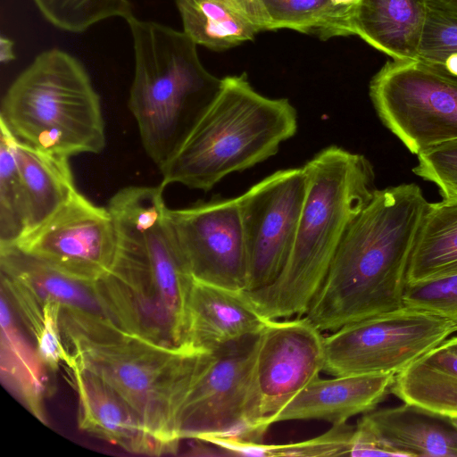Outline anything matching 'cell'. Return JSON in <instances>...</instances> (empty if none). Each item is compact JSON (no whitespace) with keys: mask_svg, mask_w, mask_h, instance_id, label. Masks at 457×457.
Wrapping results in <instances>:
<instances>
[{"mask_svg":"<svg viewBox=\"0 0 457 457\" xmlns=\"http://www.w3.org/2000/svg\"><path fill=\"white\" fill-rule=\"evenodd\" d=\"M164 188L129 186L110 198L116 253L110 270L95 285L115 325L178 347L187 345L194 278L167 220Z\"/></svg>","mask_w":457,"mask_h":457,"instance_id":"6da1fadb","label":"cell"},{"mask_svg":"<svg viewBox=\"0 0 457 457\" xmlns=\"http://www.w3.org/2000/svg\"><path fill=\"white\" fill-rule=\"evenodd\" d=\"M428 204L414 183L375 191L344 236L305 313L320 331L403 305L408 265Z\"/></svg>","mask_w":457,"mask_h":457,"instance_id":"7a4b0ae2","label":"cell"},{"mask_svg":"<svg viewBox=\"0 0 457 457\" xmlns=\"http://www.w3.org/2000/svg\"><path fill=\"white\" fill-rule=\"evenodd\" d=\"M303 168L306 195L286 264L273 282L245 291L268 320L307 312L344 236L377 190L371 162L335 145L320 151Z\"/></svg>","mask_w":457,"mask_h":457,"instance_id":"3957f363","label":"cell"},{"mask_svg":"<svg viewBox=\"0 0 457 457\" xmlns=\"http://www.w3.org/2000/svg\"><path fill=\"white\" fill-rule=\"evenodd\" d=\"M60 324L78 362L120 394L146 428L176 453L182 406L213 353L159 345L110 320L64 309Z\"/></svg>","mask_w":457,"mask_h":457,"instance_id":"277c9868","label":"cell"},{"mask_svg":"<svg viewBox=\"0 0 457 457\" xmlns=\"http://www.w3.org/2000/svg\"><path fill=\"white\" fill-rule=\"evenodd\" d=\"M127 22L135 60L129 108L146 154L160 169L212 104L222 79L204 68L183 30L134 15Z\"/></svg>","mask_w":457,"mask_h":457,"instance_id":"5b68a950","label":"cell"},{"mask_svg":"<svg viewBox=\"0 0 457 457\" xmlns=\"http://www.w3.org/2000/svg\"><path fill=\"white\" fill-rule=\"evenodd\" d=\"M297 127V112L288 99L258 93L245 73L222 78L212 104L159 169L161 185L208 191L227 175L275 155Z\"/></svg>","mask_w":457,"mask_h":457,"instance_id":"8992f818","label":"cell"},{"mask_svg":"<svg viewBox=\"0 0 457 457\" xmlns=\"http://www.w3.org/2000/svg\"><path fill=\"white\" fill-rule=\"evenodd\" d=\"M0 120L18 142L59 157L105 146L100 97L83 65L60 49L40 53L13 80Z\"/></svg>","mask_w":457,"mask_h":457,"instance_id":"52a82bcc","label":"cell"},{"mask_svg":"<svg viewBox=\"0 0 457 457\" xmlns=\"http://www.w3.org/2000/svg\"><path fill=\"white\" fill-rule=\"evenodd\" d=\"M456 332L453 320L403 305L324 337L323 371L331 376L396 375Z\"/></svg>","mask_w":457,"mask_h":457,"instance_id":"ba28073f","label":"cell"},{"mask_svg":"<svg viewBox=\"0 0 457 457\" xmlns=\"http://www.w3.org/2000/svg\"><path fill=\"white\" fill-rule=\"evenodd\" d=\"M370 96L384 124L413 154L457 139V86L419 61H389Z\"/></svg>","mask_w":457,"mask_h":457,"instance_id":"9c48e42d","label":"cell"},{"mask_svg":"<svg viewBox=\"0 0 457 457\" xmlns=\"http://www.w3.org/2000/svg\"><path fill=\"white\" fill-rule=\"evenodd\" d=\"M324 336L305 316L270 320L257 336L252 367L250 420L264 436L271 419L319 378Z\"/></svg>","mask_w":457,"mask_h":457,"instance_id":"30bf717a","label":"cell"},{"mask_svg":"<svg viewBox=\"0 0 457 457\" xmlns=\"http://www.w3.org/2000/svg\"><path fill=\"white\" fill-rule=\"evenodd\" d=\"M256 337L212 353L182 406L180 440L224 437L262 442L263 436L251 423L249 406Z\"/></svg>","mask_w":457,"mask_h":457,"instance_id":"8fae6325","label":"cell"},{"mask_svg":"<svg viewBox=\"0 0 457 457\" xmlns=\"http://www.w3.org/2000/svg\"><path fill=\"white\" fill-rule=\"evenodd\" d=\"M303 167L279 170L237 196L248 254L246 290L268 286L294 245L306 195Z\"/></svg>","mask_w":457,"mask_h":457,"instance_id":"7c38bea8","label":"cell"},{"mask_svg":"<svg viewBox=\"0 0 457 457\" xmlns=\"http://www.w3.org/2000/svg\"><path fill=\"white\" fill-rule=\"evenodd\" d=\"M12 246L71 278L96 282L114 261L116 228L107 207L95 204L77 190Z\"/></svg>","mask_w":457,"mask_h":457,"instance_id":"4fadbf2b","label":"cell"},{"mask_svg":"<svg viewBox=\"0 0 457 457\" xmlns=\"http://www.w3.org/2000/svg\"><path fill=\"white\" fill-rule=\"evenodd\" d=\"M167 220L194 279L246 290L248 254L237 197L168 208Z\"/></svg>","mask_w":457,"mask_h":457,"instance_id":"5bb4252c","label":"cell"},{"mask_svg":"<svg viewBox=\"0 0 457 457\" xmlns=\"http://www.w3.org/2000/svg\"><path fill=\"white\" fill-rule=\"evenodd\" d=\"M0 268L1 291L33 338L48 301L59 303L64 310L112 321L95 282L71 278L15 246L0 247Z\"/></svg>","mask_w":457,"mask_h":457,"instance_id":"9a60e30c","label":"cell"},{"mask_svg":"<svg viewBox=\"0 0 457 457\" xmlns=\"http://www.w3.org/2000/svg\"><path fill=\"white\" fill-rule=\"evenodd\" d=\"M351 456L457 457L450 417L416 404L372 410L355 426Z\"/></svg>","mask_w":457,"mask_h":457,"instance_id":"2e32d148","label":"cell"},{"mask_svg":"<svg viewBox=\"0 0 457 457\" xmlns=\"http://www.w3.org/2000/svg\"><path fill=\"white\" fill-rule=\"evenodd\" d=\"M64 366L78 396L81 430L132 453H175L146 428L132 406L102 378L82 367L72 354Z\"/></svg>","mask_w":457,"mask_h":457,"instance_id":"e0dca14e","label":"cell"},{"mask_svg":"<svg viewBox=\"0 0 457 457\" xmlns=\"http://www.w3.org/2000/svg\"><path fill=\"white\" fill-rule=\"evenodd\" d=\"M269 320L258 312L245 290L194 279L187 305L186 345L215 353L258 336Z\"/></svg>","mask_w":457,"mask_h":457,"instance_id":"ac0fdd59","label":"cell"},{"mask_svg":"<svg viewBox=\"0 0 457 457\" xmlns=\"http://www.w3.org/2000/svg\"><path fill=\"white\" fill-rule=\"evenodd\" d=\"M395 374H361L317 378L270 420H320L337 425L374 410L391 390Z\"/></svg>","mask_w":457,"mask_h":457,"instance_id":"d6986e66","label":"cell"},{"mask_svg":"<svg viewBox=\"0 0 457 457\" xmlns=\"http://www.w3.org/2000/svg\"><path fill=\"white\" fill-rule=\"evenodd\" d=\"M428 9L424 0H361L351 34L394 61H418Z\"/></svg>","mask_w":457,"mask_h":457,"instance_id":"ffe728a7","label":"cell"},{"mask_svg":"<svg viewBox=\"0 0 457 457\" xmlns=\"http://www.w3.org/2000/svg\"><path fill=\"white\" fill-rule=\"evenodd\" d=\"M183 31L215 51L252 40L268 30L257 0H176Z\"/></svg>","mask_w":457,"mask_h":457,"instance_id":"44dd1931","label":"cell"},{"mask_svg":"<svg viewBox=\"0 0 457 457\" xmlns=\"http://www.w3.org/2000/svg\"><path fill=\"white\" fill-rule=\"evenodd\" d=\"M0 320L2 381L39 421L46 424L44 399L48 370L36 347L33 348L22 335L12 307L2 291Z\"/></svg>","mask_w":457,"mask_h":457,"instance_id":"7402d4cb","label":"cell"},{"mask_svg":"<svg viewBox=\"0 0 457 457\" xmlns=\"http://www.w3.org/2000/svg\"><path fill=\"white\" fill-rule=\"evenodd\" d=\"M390 392L404 403L457 418V352L442 343L397 373Z\"/></svg>","mask_w":457,"mask_h":457,"instance_id":"603a6c76","label":"cell"},{"mask_svg":"<svg viewBox=\"0 0 457 457\" xmlns=\"http://www.w3.org/2000/svg\"><path fill=\"white\" fill-rule=\"evenodd\" d=\"M15 154L26 195L27 234L55 213L78 189L69 158L40 152L17 140Z\"/></svg>","mask_w":457,"mask_h":457,"instance_id":"cb8c5ba5","label":"cell"},{"mask_svg":"<svg viewBox=\"0 0 457 457\" xmlns=\"http://www.w3.org/2000/svg\"><path fill=\"white\" fill-rule=\"evenodd\" d=\"M457 274V202L428 203L407 270V285Z\"/></svg>","mask_w":457,"mask_h":457,"instance_id":"d4e9b609","label":"cell"},{"mask_svg":"<svg viewBox=\"0 0 457 457\" xmlns=\"http://www.w3.org/2000/svg\"><path fill=\"white\" fill-rule=\"evenodd\" d=\"M27 201L15 139L0 120V247L14 245L27 231Z\"/></svg>","mask_w":457,"mask_h":457,"instance_id":"484cf974","label":"cell"},{"mask_svg":"<svg viewBox=\"0 0 457 457\" xmlns=\"http://www.w3.org/2000/svg\"><path fill=\"white\" fill-rule=\"evenodd\" d=\"M45 19L54 27L80 33L110 18L129 20L132 5L129 0H33Z\"/></svg>","mask_w":457,"mask_h":457,"instance_id":"4316f807","label":"cell"},{"mask_svg":"<svg viewBox=\"0 0 457 457\" xmlns=\"http://www.w3.org/2000/svg\"><path fill=\"white\" fill-rule=\"evenodd\" d=\"M268 30L289 29L332 37L331 0H257Z\"/></svg>","mask_w":457,"mask_h":457,"instance_id":"83f0119b","label":"cell"},{"mask_svg":"<svg viewBox=\"0 0 457 457\" xmlns=\"http://www.w3.org/2000/svg\"><path fill=\"white\" fill-rule=\"evenodd\" d=\"M355 427L342 423L320 436L304 441L285 445H267L246 442L242 446L244 456H338L349 455Z\"/></svg>","mask_w":457,"mask_h":457,"instance_id":"f1b7e54d","label":"cell"},{"mask_svg":"<svg viewBox=\"0 0 457 457\" xmlns=\"http://www.w3.org/2000/svg\"><path fill=\"white\" fill-rule=\"evenodd\" d=\"M412 171L435 184L442 200L457 202V139L420 153Z\"/></svg>","mask_w":457,"mask_h":457,"instance_id":"f546056e","label":"cell"},{"mask_svg":"<svg viewBox=\"0 0 457 457\" xmlns=\"http://www.w3.org/2000/svg\"><path fill=\"white\" fill-rule=\"evenodd\" d=\"M403 305L436 312L457 323V274L407 285Z\"/></svg>","mask_w":457,"mask_h":457,"instance_id":"4dcf8cb0","label":"cell"},{"mask_svg":"<svg viewBox=\"0 0 457 457\" xmlns=\"http://www.w3.org/2000/svg\"><path fill=\"white\" fill-rule=\"evenodd\" d=\"M457 56V14L428 9L419 60L438 62Z\"/></svg>","mask_w":457,"mask_h":457,"instance_id":"1f68e13d","label":"cell"},{"mask_svg":"<svg viewBox=\"0 0 457 457\" xmlns=\"http://www.w3.org/2000/svg\"><path fill=\"white\" fill-rule=\"evenodd\" d=\"M62 307L57 302L48 301L43 307L41 328L34 337L37 352L48 370L56 371L69 362L71 353L64 344L60 324Z\"/></svg>","mask_w":457,"mask_h":457,"instance_id":"d6a6232c","label":"cell"},{"mask_svg":"<svg viewBox=\"0 0 457 457\" xmlns=\"http://www.w3.org/2000/svg\"><path fill=\"white\" fill-rule=\"evenodd\" d=\"M361 0H331L332 37L351 36L350 23L355 8Z\"/></svg>","mask_w":457,"mask_h":457,"instance_id":"836d02e7","label":"cell"},{"mask_svg":"<svg viewBox=\"0 0 457 457\" xmlns=\"http://www.w3.org/2000/svg\"><path fill=\"white\" fill-rule=\"evenodd\" d=\"M419 62L431 71L457 86V56H447L438 62Z\"/></svg>","mask_w":457,"mask_h":457,"instance_id":"e575fe53","label":"cell"},{"mask_svg":"<svg viewBox=\"0 0 457 457\" xmlns=\"http://www.w3.org/2000/svg\"><path fill=\"white\" fill-rule=\"evenodd\" d=\"M429 9L456 13L457 0H424Z\"/></svg>","mask_w":457,"mask_h":457,"instance_id":"d590c367","label":"cell"},{"mask_svg":"<svg viewBox=\"0 0 457 457\" xmlns=\"http://www.w3.org/2000/svg\"><path fill=\"white\" fill-rule=\"evenodd\" d=\"M0 59L2 63H8L15 58L14 43L8 37L1 36Z\"/></svg>","mask_w":457,"mask_h":457,"instance_id":"8d00e7d4","label":"cell"},{"mask_svg":"<svg viewBox=\"0 0 457 457\" xmlns=\"http://www.w3.org/2000/svg\"><path fill=\"white\" fill-rule=\"evenodd\" d=\"M445 345L457 352V336H451L445 342H443Z\"/></svg>","mask_w":457,"mask_h":457,"instance_id":"74e56055","label":"cell"},{"mask_svg":"<svg viewBox=\"0 0 457 457\" xmlns=\"http://www.w3.org/2000/svg\"><path fill=\"white\" fill-rule=\"evenodd\" d=\"M452 420L454 423V425L457 427V418H453Z\"/></svg>","mask_w":457,"mask_h":457,"instance_id":"f35d334b","label":"cell"}]
</instances>
